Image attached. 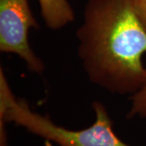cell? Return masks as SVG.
Instances as JSON below:
<instances>
[{"mask_svg":"<svg viewBox=\"0 0 146 146\" xmlns=\"http://www.w3.org/2000/svg\"><path fill=\"white\" fill-rule=\"evenodd\" d=\"M76 38L92 83L118 95L131 96L141 88L146 77V29L132 0H88Z\"/></svg>","mask_w":146,"mask_h":146,"instance_id":"1","label":"cell"},{"mask_svg":"<svg viewBox=\"0 0 146 146\" xmlns=\"http://www.w3.org/2000/svg\"><path fill=\"white\" fill-rule=\"evenodd\" d=\"M93 109L95 121L87 128L74 131L57 125L49 117L34 112L25 100L16 98L0 68V131H5L7 122H13L58 146H131L115 134L104 105L95 101Z\"/></svg>","mask_w":146,"mask_h":146,"instance_id":"2","label":"cell"},{"mask_svg":"<svg viewBox=\"0 0 146 146\" xmlns=\"http://www.w3.org/2000/svg\"><path fill=\"white\" fill-rule=\"evenodd\" d=\"M38 28L28 0H0V51L19 56L32 72L41 74L45 63L29 41L30 29Z\"/></svg>","mask_w":146,"mask_h":146,"instance_id":"3","label":"cell"},{"mask_svg":"<svg viewBox=\"0 0 146 146\" xmlns=\"http://www.w3.org/2000/svg\"><path fill=\"white\" fill-rule=\"evenodd\" d=\"M41 16L46 26L58 30L75 20V13L68 0H38Z\"/></svg>","mask_w":146,"mask_h":146,"instance_id":"4","label":"cell"},{"mask_svg":"<svg viewBox=\"0 0 146 146\" xmlns=\"http://www.w3.org/2000/svg\"><path fill=\"white\" fill-rule=\"evenodd\" d=\"M130 110L127 117L128 119L140 117L146 119V77L141 87L129 97Z\"/></svg>","mask_w":146,"mask_h":146,"instance_id":"5","label":"cell"},{"mask_svg":"<svg viewBox=\"0 0 146 146\" xmlns=\"http://www.w3.org/2000/svg\"><path fill=\"white\" fill-rule=\"evenodd\" d=\"M132 3L136 15L146 29V0H132Z\"/></svg>","mask_w":146,"mask_h":146,"instance_id":"6","label":"cell"}]
</instances>
